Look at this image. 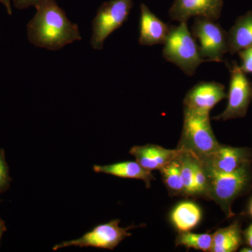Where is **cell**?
I'll use <instances>...</instances> for the list:
<instances>
[{
  "label": "cell",
  "instance_id": "6da1fadb",
  "mask_svg": "<svg viewBox=\"0 0 252 252\" xmlns=\"http://www.w3.org/2000/svg\"><path fill=\"white\" fill-rule=\"evenodd\" d=\"M27 26L28 39L32 45L50 51L80 41L79 26L69 21L57 0H41Z\"/></svg>",
  "mask_w": 252,
  "mask_h": 252
},
{
  "label": "cell",
  "instance_id": "7a4b0ae2",
  "mask_svg": "<svg viewBox=\"0 0 252 252\" xmlns=\"http://www.w3.org/2000/svg\"><path fill=\"white\" fill-rule=\"evenodd\" d=\"M220 145L212 130L210 114L184 108L183 129L177 149L192 154L203 160Z\"/></svg>",
  "mask_w": 252,
  "mask_h": 252
},
{
  "label": "cell",
  "instance_id": "3957f363",
  "mask_svg": "<svg viewBox=\"0 0 252 252\" xmlns=\"http://www.w3.org/2000/svg\"><path fill=\"white\" fill-rule=\"evenodd\" d=\"M162 56L175 64L186 75L192 77L200 64L207 63L199 53L198 46L187 22L179 26H170V31L164 43Z\"/></svg>",
  "mask_w": 252,
  "mask_h": 252
},
{
  "label": "cell",
  "instance_id": "277c9868",
  "mask_svg": "<svg viewBox=\"0 0 252 252\" xmlns=\"http://www.w3.org/2000/svg\"><path fill=\"white\" fill-rule=\"evenodd\" d=\"M208 182V199L216 202L228 216L233 200L246 188L250 182L249 165L232 172L217 171L203 163Z\"/></svg>",
  "mask_w": 252,
  "mask_h": 252
},
{
  "label": "cell",
  "instance_id": "5b68a950",
  "mask_svg": "<svg viewBox=\"0 0 252 252\" xmlns=\"http://www.w3.org/2000/svg\"><path fill=\"white\" fill-rule=\"evenodd\" d=\"M132 6L133 0H110L99 6L92 22L91 44L94 49H103L107 38L127 21Z\"/></svg>",
  "mask_w": 252,
  "mask_h": 252
},
{
  "label": "cell",
  "instance_id": "8992f818",
  "mask_svg": "<svg viewBox=\"0 0 252 252\" xmlns=\"http://www.w3.org/2000/svg\"><path fill=\"white\" fill-rule=\"evenodd\" d=\"M215 22L195 17L191 27L200 56L207 62H223L225 54L228 53V32Z\"/></svg>",
  "mask_w": 252,
  "mask_h": 252
},
{
  "label": "cell",
  "instance_id": "52a82bcc",
  "mask_svg": "<svg viewBox=\"0 0 252 252\" xmlns=\"http://www.w3.org/2000/svg\"><path fill=\"white\" fill-rule=\"evenodd\" d=\"M120 220H114L108 223L96 225L90 231L87 232L81 238L68 240L57 244L53 248L54 251L69 247L78 248H94L113 250L117 248L123 240L131 236L129 230L135 228L131 225L122 228L119 225Z\"/></svg>",
  "mask_w": 252,
  "mask_h": 252
},
{
  "label": "cell",
  "instance_id": "ba28073f",
  "mask_svg": "<svg viewBox=\"0 0 252 252\" xmlns=\"http://www.w3.org/2000/svg\"><path fill=\"white\" fill-rule=\"evenodd\" d=\"M229 91L226 108L214 118L217 121H228L245 117L252 99L251 83L236 62L230 64Z\"/></svg>",
  "mask_w": 252,
  "mask_h": 252
},
{
  "label": "cell",
  "instance_id": "9c48e42d",
  "mask_svg": "<svg viewBox=\"0 0 252 252\" xmlns=\"http://www.w3.org/2000/svg\"><path fill=\"white\" fill-rule=\"evenodd\" d=\"M225 98L227 94L224 85L216 81H200L186 94L184 108L210 114L215 106Z\"/></svg>",
  "mask_w": 252,
  "mask_h": 252
},
{
  "label": "cell",
  "instance_id": "30bf717a",
  "mask_svg": "<svg viewBox=\"0 0 252 252\" xmlns=\"http://www.w3.org/2000/svg\"><path fill=\"white\" fill-rule=\"evenodd\" d=\"M223 0H174L169 9L170 19L187 22L192 17H202L217 21L223 9Z\"/></svg>",
  "mask_w": 252,
  "mask_h": 252
},
{
  "label": "cell",
  "instance_id": "8fae6325",
  "mask_svg": "<svg viewBox=\"0 0 252 252\" xmlns=\"http://www.w3.org/2000/svg\"><path fill=\"white\" fill-rule=\"evenodd\" d=\"M202 161L217 171L232 172L250 164V154L246 149L220 144L215 152Z\"/></svg>",
  "mask_w": 252,
  "mask_h": 252
},
{
  "label": "cell",
  "instance_id": "7c38bea8",
  "mask_svg": "<svg viewBox=\"0 0 252 252\" xmlns=\"http://www.w3.org/2000/svg\"><path fill=\"white\" fill-rule=\"evenodd\" d=\"M181 153L180 149H167L156 144L135 146L130 154L135 158L136 161L149 171L162 168Z\"/></svg>",
  "mask_w": 252,
  "mask_h": 252
},
{
  "label": "cell",
  "instance_id": "4fadbf2b",
  "mask_svg": "<svg viewBox=\"0 0 252 252\" xmlns=\"http://www.w3.org/2000/svg\"><path fill=\"white\" fill-rule=\"evenodd\" d=\"M170 26L164 23L144 4L140 6V37L141 46L163 44L170 31Z\"/></svg>",
  "mask_w": 252,
  "mask_h": 252
},
{
  "label": "cell",
  "instance_id": "5bb4252c",
  "mask_svg": "<svg viewBox=\"0 0 252 252\" xmlns=\"http://www.w3.org/2000/svg\"><path fill=\"white\" fill-rule=\"evenodd\" d=\"M228 44L232 55L252 47V10L237 18L228 32Z\"/></svg>",
  "mask_w": 252,
  "mask_h": 252
},
{
  "label": "cell",
  "instance_id": "9a60e30c",
  "mask_svg": "<svg viewBox=\"0 0 252 252\" xmlns=\"http://www.w3.org/2000/svg\"><path fill=\"white\" fill-rule=\"evenodd\" d=\"M94 170L97 173L107 174L120 178L142 180L145 182L147 188H149L151 182L154 180L152 171L146 170L137 161L117 162L110 165H95L94 166Z\"/></svg>",
  "mask_w": 252,
  "mask_h": 252
},
{
  "label": "cell",
  "instance_id": "2e32d148",
  "mask_svg": "<svg viewBox=\"0 0 252 252\" xmlns=\"http://www.w3.org/2000/svg\"><path fill=\"white\" fill-rule=\"evenodd\" d=\"M202 218L200 207L193 202L178 204L172 210L170 219L179 232L190 231L196 227Z\"/></svg>",
  "mask_w": 252,
  "mask_h": 252
},
{
  "label": "cell",
  "instance_id": "e0dca14e",
  "mask_svg": "<svg viewBox=\"0 0 252 252\" xmlns=\"http://www.w3.org/2000/svg\"><path fill=\"white\" fill-rule=\"evenodd\" d=\"M212 252H233L242 242L241 231L238 223L217 230L213 235Z\"/></svg>",
  "mask_w": 252,
  "mask_h": 252
},
{
  "label": "cell",
  "instance_id": "ac0fdd59",
  "mask_svg": "<svg viewBox=\"0 0 252 252\" xmlns=\"http://www.w3.org/2000/svg\"><path fill=\"white\" fill-rule=\"evenodd\" d=\"M178 157L160 169V172L162 181L170 193L177 196H185L181 162Z\"/></svg>",
  "mask_w": 252,
  "mask_h": 252
},
{
  "label": "cell",
  "instance_id": "d6986e66",
  "mask_svg": "<svg viewBox=\"0 0 252 252\" xmlns=\"http://www.w3.org/2000/svg\"><path fill=\"white\" fill-rule=\"evenodd\" d=\"M213 235L210 234H195L190 231L180 232L176 238L177 246H184L189 249L210 252L212 250Z\"/></svg>",
  "mask_w": 252,
  "mask_h": 252
},
{
  "label": "cell",
  "instance_id": "ffe728a7",
  "mask_svg": "<svg viewBox=\"0 0 252 252\" xmlns=\"http://www.w3.org/2000/svg\"><path fill=\"white\" fill-rule=\"evenodd\" d=\"M189 154L193 168L195 198L208 199V182L203 162L193 154Z\"/></svg>",
  "mask_w": 252,
  "mask_h": 252
},
{
  "label": "cell",
  "instance_id": "44dd1931",
  "mask_svg": "<svg viewBox=\"0 0 252 252\" xmlns=\"http://www.w3.org/2000/svg\"><path fill=\"white\" fill-rule=\"evenodd\" d=\"M178 158L181 162L185 195L186 197L195 198V184H194L193 168H192L190 154L181 150V153Z\"/></svg>",
  "mask_w": 252,
  "mask_h": 252
},
{
  "label": "cell",
  "instance_id": "7402d4cb",
  "mask_svg": "<svg viewBox=\"0 0 252 252\" xmlns=\"http://www.w3.org/2000/svg\"><path fill=\"white\" fill-rule=\"evenodd\" d=\"M9 167L5 159L4 151L0 149V194L4 193L11 185Z\"/></svg>",
  "mask_w": 252,
  "mask_h": 252
},
{
  "label": "cell",
  "instance_id": "603a6c76",
  "mask_svg": "<svg viewBox=\"0 0 252 252\" xmlns=\"http://www.w3.org/2000/svg\"><path fill=\"white\" fill-rule=\"evenodd\" d=\"M241 61L240 67L245 74H252V47L242 50L238 52Z\"/></svg>",
  "mask_w": 252,
  "mask_h": 252
},
{
  "label": "cell",
  "instance_id": "cb8c5ba5",
  "mask_svg": "<svg viewBox=\"0 0 252 252\" xmlns=\"http://www.w3.org/2000/svg\"><path fill=\"white\" fill-rule=\"evenodd\" d=\"M39 1L41 0H12L14 7L20 10L34 6Z\"/></svg>",
  "mask_w": 252,
  "mask_h": 252
},
{
  "label": "cell",
  "instance_id": "d4e9b609",
  "mask_svg": "<svg viewBox=\"0 0 252 252\" xmlns=\"http://www.w3.org/2000/svg\"><path fill=\"white\" fill-rule=\"evenodd\" d=\"M245 238L250 248H252V223L245 231Z\"/></svg>",
  "mask_w": 252,
  "mask_h": 252
},
{
  "label": "cell",
  "instance_id": "484cf974",
  "mask_svg": "<svg viewBox=\"0 0 252 252\" xmlns=\"http://www.w3.org/2000/svg\"><path fill=\"white\" fill-rule=\"evenodd\" d=\"M11 1L12 0H0V2L4 5L5 9L7 11L8 14H12V8H11Z\"/></svg>",
  "mask_w": 252,
  "mask_h": 252
},
{
  "label": "cell",
  "instance_id": "4316f807",
  "mask_svg": "<svg viewBox=\"0 0 252 252\" xmlns=\"http://www.w3.org/2000/svg\"><path fill=\"white\" fill-rule=\"evenodd\" d=\"M6 230V225H5V223L4 220H1V217H0V240H1V236L4 234V233Z\"/></svg>",
  "mask_w": 252,
  "mask_h": 252
},
{
  "label": "cell",
  "instance_id": "83f0119b",
  "mask_svg": "<svg viewBox=\"0 0 252 252\" xmlns=\"http://www.w3.org/2000/svg\"><path fill=\"white\" fill-rule=\"evenodd\" d=\"M240 252H252V248H243V249H242L241 250H240Z\"/></svg>",
  "mask_w": 252,
  "mask_h": 252
},
{
  "label": "cell",
  "instance_id": "f1b7e54d",
  "mask_svg": "<svg viewBox=\"0 0 252 252\" xmlns=\"http://www.w3.org/2000/svg\"><path fill=\"white\" fill-rule=\"evenodd\" d=\"M250 214H251V215L252 216V201L251 204H250Z\"/></svg>",
  "mask_w": 252,
  "mask_h": 252
},
{
  "label": "cell",
  "instance_id": "f546056e",
  "mask_svg": "<svg viewBox=\"0 0 252 252\" xmlns=\"http://www.w3.org/2000/svg\"><path fill=\"white\" fill-rule=\"evenodd\" d=\"M251 89H252V82L251 83Z\"/></svg>",
  "mask_w": 252,
  "mask_h": 252
}]
</instances>
